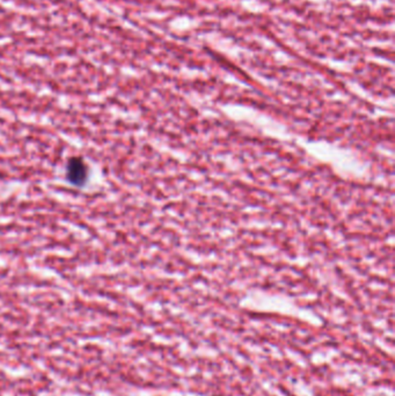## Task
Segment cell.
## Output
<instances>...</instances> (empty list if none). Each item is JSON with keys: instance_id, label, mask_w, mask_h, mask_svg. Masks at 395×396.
Instances as JSON below:
<instances>
[{"instance_id": "1", "label": "cell", "mask_w": 395, "mask_h": 396, "mask_svg": "<svg viewBox=\"0 0 395 396\" xmlns=\"http://www.w3.org/2000/svg\"><path fill=\"white\" fill-rule=\"evenodd\" d=\"M67 179L72 186H83L88 179V167L83 159L71 158L67 165Z\"/></svg>"}]
</instances>
